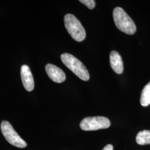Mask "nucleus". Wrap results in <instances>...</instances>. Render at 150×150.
<instances>
[{
  "mask_svg": "<svg viewBox=\"0 0 150 150\" xmlns=\"http://www.w3.org/2000/svg\"><path fill=\"white\" fill-rule=\"evenodd\" d=\"M113 17L116 26L127 35H134L136 27L132 18L121 7H116L113 11Z\"/></svg>",
  "mask_w": 150,
  "mask_h": 150,
  "instance_id": "obj_1",
  "label": "nucleus"
},
{
  "mask_svg": "<svg viewBox=\"0 0 150 150\" xmlns=\"http://www.w3.org/2000/svg\"><path fill=\"white\" fill-rule=\"evenodd\" d=\"M61 59L64 65L82 80L87 81L90 79V74L85 66L74 56L64 53L61 55Z\"/></svg>",
  "mask_w": 150,
  "mask_h": 150,
  "instance_id": "obj_2",
  "label": "nucleus"
},
{
  "mask_svg": "<svg viewBox=\"0 0 150 150\" xmlns=\"http://www.w3.org/2000/svg\"><path fill=\"white\" fill-rule=\"evenodd\" d=\"M64 22L67 31L75 41L81 42L85 39V29L74 15L70 13L66 15L64 17Z\"/></svg>",
  "mask_w": 150,
  "mask_h": 150,
  "instance_id": "obj_3",
  "label": "nucleus"
},
{
  "mask_svg": "<svg viewBox=\"0 0 150 150\" xmlns=\"http://www.w3.org/2000/svg\"><path fill=\"white\" fill-rule=\"evenodd\" d=\"M1 129L6 139L12 145L19 148L27 146L26 142L14 129L11 123L7 121H3L1 124Z\"/></svg>",
  "mask_w": 150,
  "mask_h": 150,
  "instance_id": "obj_4",
  "label": "nucleus"
},
{
  "mask_svg": "<svg viewBox=\"0 0 150 150\" xmlns=\"http://www.w3.org/2000/svg\"><path fill=\"white\" fill-rule=\"evenodd\" d=\"M110 121L108 118L102 116L88 117L83 118L80 123L81 129L84 131H95L107 129L110 126Z\"/></svg>",
  "mask_w": 150,
  "mask_h": 150,
  "instance_id": "obj_5",
  "label": "nucleus"
},
{
  "mask_svg": "<svg viewBox=\"0 0 150 150\" xmlns=\"http://www.w3.org/2000/svg\"><path fill=\"white\" fill-rule=\"evenodd\" d=\"M45 70L48 77L56 83H62L66 80L64 72L54 64H48L46 66Z\"/></svg>",
  "mask_w": 150,
  "mask_h": 150,
  "instance_id": "obj_6",
  "label": "nucleus"
},
{
  "mask_svg": "<svg viewBox=\"0 0 150 150\" xmlns=\"http://www.w3.org/2000/svg\"><path fill=\"white\" fill-rule=\"evenodd\" d=\"M21 77L23 85L27 91H31L33 90L35 83L33 77L30 71V67L24 64L21 68Z\"/></svg>",
  "mask_w": 150,
  "mask_h": 150,
  "instance_id": "obj_7",
  "label": "nucleus"
},
{
  "mask_svg": "<svg viewBox=\"0 0 150 150\" xmlns=\"http://www.w3.org/2000/svg\"><path fill=\"white\" fill-rule=\"evenodd\" d=\"M110 65L113 70L117 74H121L123 71V64L120 54L117 52L113 51L110 56Z\"/></svg>",
  "mask_w": 150,
  "mask_h": 150,
  "instance_id": "obj_8",
  "label": "nucleus"
},
{
  "mask_svg": "<svg viewBox=\"0 0 150 150\" xmlns=\"http://www.w3.org/2000/svg\"><path fill=\"white\" fill-rule=\"evenodd\" d=\"M136 141L139 145L150 144V131L144 130L139 132L136 136Z\"/></svg>",
  "mask_w": 150,
  "mask_h": 150,
  "instance_id": "obj_9",
  "label": "nucleus"
},
{
  "mask_svg": "<svg viewBox=\"0 0 150 150\" xmlns=\"http://www.w3.org/2000/svg\"><path fill=\"white\" fill-rule=\"evenodd\" d=\"M140 103L144 107H146L150 104V82L142 90L140 97Z\"/></svg>",
  "mask_w": 150,
  "mask_h": 150,
  "instance_id": "obj_10",
  "label": "nucleus"
},
{
  "mask_svg": "<svg viewBox=\"0 0 150 150\" xmlns=\"http://www.w3.org/2000/svg\"><path fill=\"white\" fill-rule=\"evenodd\" d=\"M79 1L86 6L89 9H93L95 7V1L93 0H80Z\"/></svg>",
  "mask_w": 150,
  "mask_h": 150,
  "instance_id": "obj_11",
  "label": "nucleus"
},
{
  "mask_svg": "<svg viewBox=\"0 0 150 150\" xmlns=\"http://www.w3.org/2000/svg\"><path fill=\"white\" fill-rule=\"evenodd\" d=\"M102 150H113V147L112 145H107Z\"/></svg>",
  "mask_w": 150,
  "mask_h": 150,
  "instance_id": "obj_12",
  "label": "nucleus"
}]
</instances>
